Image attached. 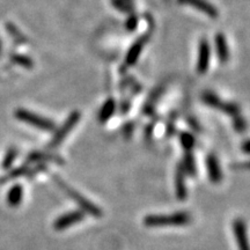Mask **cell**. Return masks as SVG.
Segmentation results:
<instances>
[{
  "mask_svg": "<svg viewBox=\"0 0 250 250\" xmlns=\"http://www.w3.org/2000/svg\"><path fill=\"white\" fill-rule=\"evenodd\" d=\"M182 166L184 173L189 175V176H195L197 170H196V162H195V158H193L191 153L188 152L186 155H184V159L182 161Z\"/></svg>",
  "mask_w": 250,
  "mask_h": 250,
  "instance_id": "2e32d148",
  "label": "cell"
},
{
  "mask_svg": "<svg viewBox=\"0 0 250 250\" xmlns=\"http://www.w3.org/2000/svg\"><path fill=\"white\" fill-rule=\"evenodd\" d=\"M115 110H116V102H115L114 99H108L100 109L99 121L101 123H105L115 114Z\"/></svg>",
  "mask_w": 250,
  "mask_h": 250,
  "instance_id": "5bb4252c",
  "label": "cell"
},
{
  "mask_svg": "<svg viewBox=\"0 0 250 250\" xmlns=\"http://www.w3.org/2000/svg\"><path fill=\"white\" fill-rule=\"evenodd\" d=\"M211 50L210 44L205 39L199 42L198 48V58H197V72L199 74H204L208 71V65H210Z\"/></svg>",
  "mask_w": 250,
  "mask_h": 250,
  "instance_id": "52a82bcc",
  "label": "cell"
},
{
  "mask_svg": "<svg viewBox=\"0 0 250 250\" xmlns=\"http://www.w3.org/2000/svg\"><path fill=\"white\" fill-rule=\"evenodd\" d=\"M206 168H208V179L212 183H219L223 180L224 175L221 171L220 164L215 154H208L206 158Z\"/></svg>",
  "mask_w": 250,
  "mask_h": 250,
  "instance_id": "9c48e42d",
  "label": "cell"
},
{
  "mask_svg": "<svg viewBox=\"0 0 250 250\" xmlns=\"http://www.w3.org/2000/svg\"><path fill=\"white\" fill-rule=\"evenodd\" d=\"M215 49H217L218 57L221 62H226L229 59V49H228L227 41L224 34L219 33L215 36Z\"/></svg>",
  "mask_w": 250,
  "mask_h": 250,
  "instance_id": "4fadbf2b",
  "label": "cell"
},
{
  "mask_svg": "<svg viewBox=\"0 0 250 250\" xmlns=\"http://www.w3.org/2000/svg\"><path fill=\"white\" fill-rule=\"evenodd\" d=\"M241 148L243 153H246V154H250V140H247V142L243 143Z\"/></svg>",
  "mask_w": 250,
  "mask_h": 250,
  "instance_id": "7402d4cb",
  "label": "cell"
},
{
  "mask_svg": "<svg viewBox=\"0 0 250 250\" xmlns=\"http://www.w3.org/2000/svg\"><path fill=\"white\" fill-rule=\"evenodd\" d=\"M54 181L57 183V186L61 188L62 191L65 192V195H67L73 202H76L78 206L80 208V210L83 213H87L92 215L94 218H101L103 215V212L99 206H96L94 203H92L89 199H87L86 197H83L80 192H78L77 190H74L73 188H71L66 182H64L61 177L54 176Z\"/></svg>",
  "mask_w": 250,
  "mask_h": 250,
  "instance_id": "7a4b0ae2",
  "label": "cell"
},
{
  "mask_svg": "<svg viewBox=\"0 0 250 250\" xmlns=\"http://www.w3.org/2000/svg\"><path fill=\"white\" fill-rule=\"evenodd\" d=\"M247 127V124L243 118L240 116L234 117V129H235L237 132H245Z\"/></svg>",
  "mask_w": 250,
  "mask_h": 250,
  "instance_id": "d6986e66",
  "label": "cell"
},
{
  "mask_svg": "<svg viewBox=\"0 0 250 250\" xmlns=\"http://www.w3.org/2000/svg\"><path fill=\"white\" fill-rule=\"evenodd\" d=\"M19 116H20L21 120L28 122V123L33 124L34 126L40 127V129L44 131H52L55 129V124L52 123L50 120H46L44 117L37 116V115L31 114V112L28 111H21L19 112Z\"/></svg>",
  "mask_w": 250,
  "mask_h": 250,
  "instance_id": "ba28073f",
  "label": "cell"
},
{
  "mask_svg": "<svg viewBox=\"0 0 250 250\" xmlns=\"http://www.w3.org/2000/svg\"><path fill=\"white\" fill-rule=\"evenodd\" d=\"M80 118H81V114L79 111L76 110L72 112L70 116L67 117V120L65 121V123L62 124V126L57 130V132L55 133L54 138H52V142H51V146L59 145L62 140L66 138L68 134H70L71 131L73 130V127L79 123Z\"/></svg>",
  "mask_w": 250,
  "mask_h": 250,
  "instance_id": "277c9868",
  "label": "cell"
},
{
  "mask_svg": "<svg viewBox=\"0 0 250 250\" xmlns=\"http://www.w3.org/2000/svg\"><path fill=\"white\" fill-rule=\"evenodd\" d=\"M85 217L86 214L80 208L79 210L70 211L56 219L54 223V228L56 230H64L68 227L73 226V225L79 224L80 221H83L85 219Z\"/></svg>",
  "mask_w": 250,
  "mask_h": 250,
  "instance_id": "5b68a950",
  "label": "cell"
},
{
  "mask_svg": "<svg viewBox=\"0 0 250 250\" xmlns=\"http://www.w3.org/2000/svg\"><path fill=\"white\" fill-rule=\"evenodd\" d=\"M23 197V190L21 186H15L9 190L8 196H7V202L8 205L11 206H18L20 205L21 201H22Z\"/></svg>",
  "mask_w": 250,
  "mask_h": 250,
  "instance_id": "9a60e30c",
  "label": "cell"
},
{
  "mask_svg": "<svg viewBox=\"0 0 250 250\" xmlns=\"http://www.w3.org/2000/svg\"><path fill=\"white\" fill-rule=\"evenodd\" d=\"M146 41H147V37L144 36V37H142V39L136 41V42L133 43V45L131 46L129 51H127L126 57H125V62H126L127 66H132L134 62L138 61V58H139L140 54H142Z\"/></svg>",
  "mask_w": 250,
  "mask_h": 250,
  "instance_id": "7c38bea8",
  "label": "cell"
},
{
  "mask_svg": "<svg viewBox=\"0 0 250 250\" xmlns=\"http://www.w3.org/2000/svg\"><path fill=\"white\" fill-rule=\"evenodd\" d=\"M186 173H184L182 166L179 165L176 173H175V191H176L177 199L181 202L188 198V189L186 182Z\"/></svg>",
  "mask_w": 250,
  "mask_h": 250,
  "instance_id": "30bf717a",
  "label": "cell"
},
{
  "mask_svg": "<svg viewBox=\"0 0 250 250\" xmlns=\"http://www.w3.org/2000/svg\"><path fill=\"white\" fill-rule=\"evenodd\" d=\"M203 102L205 103L208 107L218 109V110L225 112V114L229 115V116L236 117L240 114V108L239 105L235 103H228L221 100L217 94L212 92H204L202 95Z\"/></svg>",
  "mask_w": 250,
  "mask_h": 250,
  "instance_id": "3957f363",
  "label": "cell"
},
{
  "mask_svg": "<svg viewBox=\"0 0 250 250\" xmlns=\"http://www.w3.org/2000/svg\"><path fill=\"white\" fill-rule=\"evenodd\" d=\"M192 215L187 211L175 212L171 214H151L144 218L146 227H180L190 225Z\"/></svg>",
  "mask_w": 250,
  "mask_h": 250,
  "instance_id": "6da1fadb",
  "label": "cell"
},
{
  "mask_svg": "<svg viewBox=\"0 0 250 250\" xmlns=\"http://www.w3.org/2000/svg\"><path fill=\"white\" fill-rule=\"evenodd\" d=\"M126 27H127V29L131 30V31L136 29V27H137V19L134 18V17L129 19V21H127V23H126Z\"/></svg>",
  "mask_w": 250,
  "mask_h": 250,
  "instance_id": "ffe728a7",
  "label": "cell"
},
{
  "mask_svg": "<svg viewBox=\"0 0 250 250\" xmlns=\"http://www.w3.org/2000/svg\"><path fill=\"white\" fill-rule=\"evenodd\" d=\"M234 168H239V169H250V161L234 165Z\"/></svg>",
  "mask_w": 250,
  "mask_h": 250,
  "instance_id": "44dd1931",
  "label": "cell"
},
{
  "mask_svg": "<svg viewBox=\"0 0 250 250\" xmlns=\"http://www.w3.org/2000/svg\"><path fill=\"white\" fill-rule=\"evenodd\" d=\"M180 142H181V145H182V147L188 152H189L190 149H192L193 146H195V144H196V140H195V138H193L192 134H190L188 132H183L182 134H181Z\"/></svg>",
  "mask_w": 250,
  "mask_h": 250,
  "instance_id": "e0dca14e",
  "label": "cell"
},
{
  "mask_svg": "<svg viewBox=\"0 0 250 250\" xmlns=\"http://www.w3.org/2000/svg\"><path fill=\"white\" fill-rule=\"evenodd\" d=\"M233 232L239 250H250V242L247 232L246 221L242 218H236L233 221Z\"/></svg>",
  "mask_w": 250,
  "mask_h": 250,
  "instance_id": "8992f818",
  "label": "cell"
},
{
  "mask_svg": "<svg viewBox=\"0 0 250 250\" xmlns=\"http://www.w3.org/2000/svg\"><path fill=\"white\" fill-rule=\"evenodd\" d=\"M112 5L116 7L118 11L129 12L132 8V0H112Z\"/></svg>",
  "mask_w": 250,
  "mask_h": 250,
  "instance_id": "ac0fdd59",
  "label": "cell"
},
{
  "mask_svg": "<svg viewBox=\"0 0 250 250\" xmlns=\"http://www.w3.org/2000/svg\"><path fill=\"white\" fill-rule=\"evenodd\" d=\"M181 4H186L195 7L201 11L202 13H204L210 18H217L218 17V11L213 5H211L210 2L206 1V0H179Z\"/></svg>",
  "mask_w": 250,
  "mask_h": 250,
  "instance_id": "8fae6325",
  "label": "cell"
}]
</instances>
